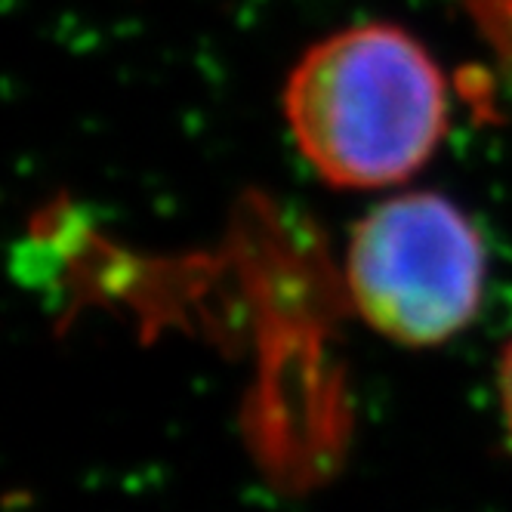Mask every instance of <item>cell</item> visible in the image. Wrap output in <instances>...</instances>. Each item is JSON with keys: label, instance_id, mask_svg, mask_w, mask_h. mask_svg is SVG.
<instances>
[{"label": "cell", "instance_id": "1", "mask_svg": "<svg viewBox=\"0 0 512 512\" xmlns=\"http://www.w3.org/2000/svg\"><path fill=\"white\" fill-rule=\"evenodd\" d=\"M284 118L327 186L389 189L435 155L448 84L408 31L364 22L306 50L284 87Z\"/></svg>", "mask_w": 512, "mask_h": 512}, {"label": "cell", "instance_id": "2", "mask_svg": "<svg viewBox=\"0 0 512 512\" xmlns=\"http://www.w3.org/2000/svg\"><path fill=\"white\" fill-rule=\"evenodd\" d=\"M488 250L472 219L438 192H408L364 213L346 250V287L364 324L429 349L479 315Z\"/></svg>", "mask_w": 512, "mask_h": 512}, {"label": "cell", "instance_id": "3", "mask_svg": "<svg viewBox=\"0 0 512 512\" xmlns=\"http://www.w3.org/2000/svg\"><path fill=\"white\" fill-rule=\"evenodd\" d=\"M497 389H500V411H503V426L509 432V445H512V340L500 352L497 364Z\"/></svg>", "mask_w": 512, "mask_h": 512}]
</instances>
